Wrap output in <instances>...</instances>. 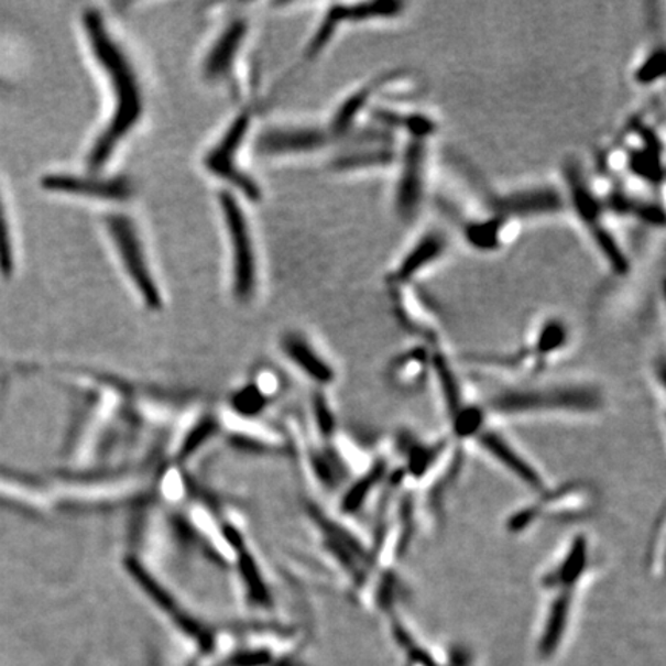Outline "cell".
<instances>
[{
  "instance_id": "1",
  "label": "cell",
  "mask_w": 666,
  "mask_h": 666,
  "mask_svg": "<svg viewBox=\"0 0 666 666\" xmlns=\"http://www.w3.org/2000/svg\"><path fill=\"white\" fill-rule=\"evenodd\" d=\"M84 29H86L91 52L102 70L106 72L114 95L113 114L88 155L90 168L99 171L109 163L118 145L140 122L142 111H144V101H142L140 80L133 70V65L125 52H122L121 45L107 30L102 14L88 10L84 14Z\"/></svg>"
},
{
  "instance_id": "2",
  "label": "cell",
  "mask_w": 666,
  "mask_h": 666,
  "mask_svg": "<svg viewBox=\"0 0 666 666\" xmlns=\"http://www.w3.org/2000/svg\"><path fill=\"white\" fill-rule=\"evenodd\" d=\"M491 411L500 415L572 414L602 411L603 394L592 384H543L510 389L492 396Z\"/></svg>"
},
{
  "instance_id": "3",
  "label": "cell",
  "mask_w": 666,
  "mask_h": 666,
  "mask_svg": "<svg viewBox=\"0 0 666 666\" xmlns=\"http://www.w3.org/2000/svg\"><path fill=\"white\" fill-rule=\"evenodd\" d=\"M219 204L232 248L233 292L238 299L248 302L256 287V261L252 233L244 211L232 194L229 192L219 194Z\"/></svg>"
},
{
  "instance_id": "4",
  "label": "cell",
  "mask_w": 666,
  "mask_h": 666,
  "mask_svg": "<svg viewBox=\"0 0 666 666\" xmlns=\"http://www.w3.org/2000/svg\"><path fill=\"white\" fill-rule=\"evenodd\" d=\"M106 226L111 240L117 245L118 255L121 258L127 275L132 280L145 304L156 309L161 306L160 288L156 286L155 276H153L148 256H145L144 245H142L140 233L132 219L124 215H111L106 219Z\"/></svg>"
},
{
  "instance_id": "5",
  "label": "cell",
  "mask_w": 666,
  "mask_h": 666,
  "mask_svg": "<svg viewBox=\"0 0 666 666\" xmlns=\"http://www.w3.org/2000/svg\"><path fill=\"white\" fill-rule=\"evenodd\" d=\"M250 121H252L250 110H244L240 117L234 118L232 124L222 134L221 140L206 156L204 164H206L207 171L227 181V183L233 184L241 194L249 196L252 201H258V199H261V188L237 164L238 153H240L242 141H244L245 133H248Z\"/></svg>"
},
{
  "instance_id": "6",
  "label": "cell",
  "mask_w": 666,
  "mask_h": 666,
  "mask_svg": "<svg viewBox=\"0 0 666 666\" xmlns=\"http://www.w3.org/2000/svg\"><path fill=\"white\" fill-rule=\"evenodd\" d=\"M541 518L554 522H577L589 517L597 500L594 489L585 483H566L556 489H545L535 500Z\"/></svg>"
},
{
  "instance_id": "7",
  "label": "cell",
  "mask_w": 666,
  "mask_h": 666,
  "mask_svg": "<svg viewBox=\"0 0 666 666\" xmlns=\"http://www.w3.org/2000/svg\"><path fill=\"white\" fill-rule=\"evenodd\" d=\"M479 441L480 448L488 454L492 460L502 466L504 471L515 477L520 483L525 484L526 488L533 489V491L542 494L546 487L545 477L542 472L535 468L533 461L527 460L525 454L520 452L518 448L506 437H503L499 430L488 429L484 427L481 430L479 437L476 438Z\"/></svg>"
},
{
  "instance_id": "8",
  "label": "cell",
  "mask_w": 666,
  "mask_h": 666,
  "mask_svg": "<svg viewBox=\"0 0 666 666\" xmlns=\"http://www.w3.org/2000/svg\"><path fill=\"white\" fill-rule=\"evenodd\" d=\"M42 187L65 195L94 196L106 201H127L132 198L134 187L125 176L118 178H86V176L48 175L42 179Z\"/></svg>"
},
{
  "instance_id": "9",
  "label": "cell",
  "mask_w": 666,
  "mask_h": 666,
  "mask_svg": "<svg viewBox=\"0 0 666 666\" xmlns=\"http://www.w3.org/2000/svg\"><path fill=\"white\" fill-rule=\"evenodd\" d=\"M589 568V542L585 535H576L569 542L564 556L543 576V588L553 592H577Z\"/></svg>"
},
{
  "instance_id": "10",
  "label": "cell",
  "mask_w": 666,
  "mask_h": 666,
  "mask_svg": "<svg viewBox=\"0 0 666 666\" xmlns=\"http://www.w3.org/2000/svg\"><path fill=\"white\" fill-rule=\"evenodd\" d=\"M574 599L576 592H553L537 641V654L542 660H549L556 656L557 651L564 645L572 618Z\"/></svg>"
},
{
  "instance_id": "11",
  "label": "cell",
  "mask_w": 666,
  "mask_h": 666,
  "mask_svg": "<svg viewBox=\"0 0 666 666\" xmlns=\"http://www.w3.org/2000/svg\"><path fill=\"white\" fill-rule=\"evenodd\" d=\"M249 25L244 19H233L226 26L225 32L219 34L209 55L204 59V76L209 80H221L232 72L234 61L242 47V42L248 34Z\"/></svg>"
},
{
  "instance_id": "12",
  "label": "cell",
  "mask_w": 666,
  "mask_h": 666,
  "mask_svg": "<svg viewBox=\"0 0 666 666\" xmlns=\"http://www.w3.org/2000/svg\"><path fill=\"white\" fill-rule=\"evenodd\" d=\"M326 133L315 129H273L258 142V152L264 155L312 152L326 144Z\"/></svg>"
},
{
  "instance_id": "13",
  "label": "cell",
  "mask_w": 666,
  "mask_h": 666,
  "mask_svg": "<svg viewBox=\"0 0 666 666\" xmlns=\"http://www.w3.org/2000/svg\"><path fill=\"white\" fill-rule=\"evenodd\" d=\"M429 373H433V356L426 349H412L392 361L389 380L395 387L412 391L422 386Z\"/></svg>"
},
{
  "instance_id": "14",
  "label": "cell",
  "mask_w": 666,
  "mask_h": 666,
  "mask_svg": "<svg viewBox=\"0 0 666 666\" xmlns=\"http://www.w3.org/2000/svg\"><path fill=\"white\" fill-rule=\"evenodd\" d=\"M423 184V148L422 145H412L410 155L404 163L402 181H400L398 206L400 211L410 215L415 211V207L422 196Z\"/></svg>"
},
{
  "instance_id": "15",
  "label": "cell",
  "mask_w": 666,
  "mask_h": 666,
  "mask_svg": "<svg viewBox=\"0 0 666 666\" xmlns=\"http://www.w3.org/2000/svg\"><path fill=\"white\" fill-rule=\"evenodd\" d=\"M445 240L440 233H429L411 250L410 255L404 258L402 265L395 273L396 281L412 279L415 273L422 271L427 264L434 263L445 252Z\"/></svg>"
},
{
  "instance_id": "16",
  "label": "cell",
  "mask_w": 666,
  "mask_h": 666,
  "mask_svg": "<svg viewBox=\"0 0 666 666\" xmlns=\"http://www.w3.org/2000/svg\"><path fill=\"white\" fill-rule=\"evenodd\" d=\"M410 445V449H406V472L414 479H425L429 476L448 449L446 441H412Z\"/></svg>"
},
{
  "instance_id": "17",
  "label": "cell",
  "mask_w": 666,
  "mask_h": 666,
  "mask_svg": "<svg viewBox=\"0 0 666 666\" xmlns=\"http://www.w3.org/2000/svg\"><path fill=\"white\" fill-rule=\"evenodd\" d=\"M389 465L387 461L380 460L373 463L371 471L365 473L363 479L358 481L356 487L352 488L348 496V502H345L346 507L350 511H356L361 507V504L365 502L369 495L379 488L380 483H384L387 480Z\"/></svg>"
},
{
  "instance_id": "18",
  "label": "cell",
  "mask_w": 666,
  "mask_h": 666,
  "mask_svg": "<svg viewBox=\"0 0 666 666\" xmlns=\"http://www.w3.org/2000/svg\"><path fill=\"white\" fill-rule=\"evenodd\" d=\"M17 258H14V244L11 240L9 217H7L6 204L0 195V273L3 279H10L14 273Z\"/></svg>"
},
{
  "instance_id": "19",
  "label": "cell",
  "mask_w": 666,
  "mask_h": 666,
  "mask_svg": "<svg viewBox=\"0 0 666 666\" xmlns=\"http://www.w3.org/2000/svg\"><path fill=\"white\" fill-rule=\"evenodd\" d=\"M287 349L288 352H291V356L294 357L304 369H307V372H310L312 375L317 376L319 380H329L330 376H332L329 368H327L323 361L318 360L314 350H312L306 342L298 340V338H291V340L287 341Z\"/></svg>"
},
{
  "instance_id": "20",
  "label": "cell",
  "mask_w": 666,
  "mask_h": 666,
  "mask_svg": "<svg viewBox=\"0 0 666 666\" xmlns=\"http://www.w3.org/2000/svg\"><path fill=\"white\" fill-rule=\"evenodd\" d=\"M662 73H664V52L660 50L656 55L648 57L645 64L638 68L637 79L645 84L653 83L660 78Z\"/></svg>"
}]
</instances>
